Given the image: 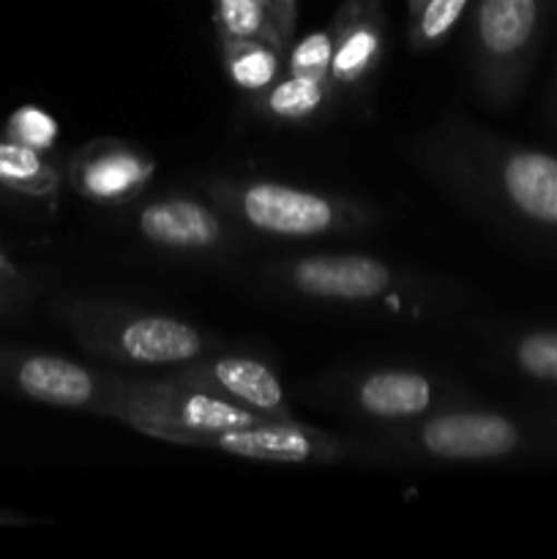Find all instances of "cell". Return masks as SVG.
<instances>
[{"mask_svg":"<svg viewBox=\"0 0 557 559\" xmlns=\"http://www.w3.org/2000/svg\"><path fill=\"white\" fill-rule=\"evenodd\" d=\"M410 156L464 205L495 222L557 240V156L511 145L464 123H440Z\"/></svg>","mask_w":557,"mask_h":559,"instance_id":"1","label":"cell"},{"mask_svg":"<svg viewBox=\"0 0 557 559\" xmlns=\"http://www.w3.org/2000/svg\"><path fill=\"white\" fill-rule=\"evenodd\" d=\"M369 429L360 440L369 462L497 464L538 451L546 437V426L535 420L467 404H453L407 424Z\"/></svg>","mask_w":557,"mask_h":559,"instance_id":"2","label":"cell"},{"mask_svg":"<svg viewBox=\"0 0 557 559\" xmlns=\"http://www.w3.org/2000/svg\"><path fill=\"white\" fill-rule=\"evenodd\" d=\"M208 200L216 202L244 233L278 240L360 235L380 224V211L353 197L262 178H213Z\"/></svg>","mask_w":557,"mask_h":559,"instance_id":"3","label":"cell"},{"mask_svg":"<svg viewBox=\"0 0 557 559\" xmlns=\"http://www.w3.org/2000/svg\"><path fill=\"white\" fill-rule=\"evenodd\" d=\"M63 320L93 358L120 366L173 369L216 349V342L180 317L107 300H74Z\"/></svg>","mask_w":557,"mask_h":559,"instance_id":"4","label":"cell"},{"mask_svg":"<svg viewBox=\"0 0 557 559\" xmlns=\"http://www.w3.org/2000/svg\"><path fill=\"white\" fill-rule=\"evenodd\" d=\"M104 418L175 445L200 448L205 437L246 429L265 415L218 399L200 388L180 385L169 377H115V391Z\"/></svg>","mask_w":557,"mask_h":559,"instance_id":"5","label":"cell"},{"mask_svg":"<svg viewBox=\"0 0 557 559\" xmlns=\"http://www.w3.org/2000/svg\"><path fill=\"white\" fill-rule=\"evenodd\" d=\"M546 0H473L467 60L473 85L495 107L524 87L544 33Z\"/></svg>","mask_w":557,"mask_h":559,"instance_id":"6","label":"cell"},{"mask_svg":"<svg viewBox=\"0 0 557 559\" xmlns=\"http://www.w3.org/2000/svg\"><path fill=\"white\" fill-rule=\"evenodd\" d=\"M257 276L273 293L333 306L386 304L391 295H402L415 284L413 276L391 262L355 251L271 260Z\"/></svg>","mask_w":557,"mask_h":559,"instance_id":"7","label":"cell"},{"mask_svg":"<svg viewBox=\"0 0 557 559\" xmlns=\"http://www.w3.org/2000/svg\"><path fill=\"white\" fill-rule=\"evenodd\" d=\"M320 399L347 418L369 426H396L437 409L467 404V393L420 369H366L317 385Z\"/></svg>","mask_w":557,"mask_h":559,"instance_id":"8","label":"cell"},{"mask_svg":"<svg viewBox=\"0 0 557 559\" xmlns=\"http://www.w3.org/2000/svg\"><path fill=\"white\" fill-rule=\"evenodd\" d=\"M134 229L156 249L197 260H229L244 246V229L216 202L186 194L142 202L134 211Z\"/></svg>","mask_w":557,"mask_h":559,"instance_id":"9","label":"cell"},{"mask_svg":"<svg viewBox=\"0 0 557 559\" xmlns=\"http://www.w3.org/2000/svg\"><path fill=\"white\" fill-rule=\"evenodd\" d=\"M200 448L268 464L369 462L360 440H342L293 418H265L246 429L218 431L205 437Z\"/></svg>","mask_w":557,"mask_h":559,"instance_id":"10","label":"cell"},{"mask_svg":"<svg viewBox=\"0 0 557 559\" xmlns=\"http://www.w3.org/2000/svg\"><path fill=\"white\" fill-rule=\"evenodd\" d=\"M167 377L180 385L200 388L213 396L240 404L265 418H293L282 377L273 371L271 364L251 355L208 353L191 364L175 366Z\"/></svg>","mask_w":557,"mask_h":559,"instance_id":"11","label":"cell"},{"mask_svg":"<svg viewBox=\"0 0 557 559\" xmlns=\"http://www.w3.org/2000/svg\"><path fill=\"white\" fill-rule=\"evenodd\" d=\"M328 31L333 41L331 85L339 102L364 98L386 58L382 0H344Z\"/></svg>","mask_w":557,"mask_h":559,"instance_id":"12","label":"cell"},{"mask_svg":"<svg viewBox=\"0 0 557 559\" xmlns=\"http://www.w3.org/2000/svg\"><path fill=\"white\" fill-rule=\"evenodd\" d=\"M153 173L156 162L145 151L115 136L87 142L69 164V180L76 194L107 207L134 202L147 189Z\"/></svg>","mask_w":557,"mask_h":559,"instance_id":"13","label":"cell"},{"mask_svg":"<svg viewBox=\"0 0 557 559\" xmlns=\"http://www.w3.org/2000/svg\"><path fill=\"white\" fill-rule=\"evenodd\" d=\"M339 104L331 80H309V76L282 74L268 91L257 93L254 109L278 126L317 123Z\"/></svg>","mask_w":557,"mask_h":559,"instance_id":"14","label":"cell"},{"mask_svg":"<svg viewBox=\"0 0 557 559\" xmlns=\"http://www.w3.org/2000/svg\"><path fill=\"white\" fill-rule=\"evenodd\" d=\"M287 49L265 41V38H227L222 41V60L229 82L238 91L257 96L268 91L284 74Z\"/></svg>","mask_w":557,"mask_h":559,"instance_id":"15","label":"cell"},{"mask_svg":"<svg viewBox=\"0 0 557 559\" xmlns=\"http://www.w3.org/2000/svg\"><path fill=\"white\" fill-rule=\"evenodd\" d=\"M213 22L218 41L227 38H265L276 47L287 49L271 20L265 0H213Z\"/></svg>","mask_w":557,"mask_h":559,"instance_id":"16","label":"cell"},{"mask_svg":"<svg viewBox=\"0 0 557 559\" xmlns=\"http://www.w3.org/2000/svg\"><path fill=\"white\" fill-rule=\"evenodd\" d=\"M0 180L36 197L58 191V173L38 156L36 147L22 142H0Z\"/></svg>","mask_w":557,"mask_h":559,"instance_id":"17","label":"cell"},{"mask_svg":"<svg viewBox=\"0 0 557 559\" xmlns=\"http://www.w3.org/2000/svg\"><path fill=\"white\" fill-rule=\"evenodd\" d=\"M508 358L519 374L557 385V328L519 333L508 344Z\"/></svg>","mask_w":557,"mask_h":559,"instance_id":"18","label":"cell"},{"mask_svg":"<svg viewBox=\"0 0 557 559\" xmlns=\"http://www.w3.org/2000/svg\"><path fill=\"white\" fill-rule=\"evenodd\" d=\"M473 0H426L413 16H410V44L418 52L435 49L446 41L470 11Z\"/></svg>","mask_w":557,"mask_h":559,"instance_id":"19","label":"cell"},{"mask_svg":"<svg viewBox=\"0 0 557 559\" xmlns=\"http://www.w3.org/2000/svg\"><path fill=\"white\" fill-rule=\"evenodd\" d=\"M333 41L331 31H311L289 47L284 58V74L309 76V80H331Z\"/></svg>","mask_w":557,"mask_h":559,"instance_id":"20","label":"cell"},{"mask_svg":"<svg viewBox=\"0 0 557 559\" xmlns=\"http://www.w3.org/2000/svg\"><path fill=\"white\" fill-rule=\"evenodd\" d=\"M9 131L14 136V142L36 147V151H47L58 140V123H55V118H49L44 109L36 107H22L20 112H14Z\"/></svg>","mask_w":557,"mask_h":559,"instance_id":"21","label":"cell"},{"mask_svg":"<svg viewBox=\"0 0 557 559\" xmlns=\"http://www.w3.org/2000/svg\"><path fill=\"white\" fill-rule=\"evenodd\" d=\"M265 5L271 11V20L276 25L282 41H293L295 22H298V0H265Z\"/></svg>","mask_w":557,"mask_h":559,"instance_id":"22","label":"cell"},{"mask_svg":"<svg viewBox=\"0 0 557 559\" xmlns=\"http://www.w3.org/2000/svg\"><path fill=\"white\" fill-rule=\"evenodd\" d=\"M404 3H407V16H413L415 11L426 3V0H404Z\"/></svg>","mask_w":557,"mask_h":559,"instance_id":"23","label":"cell"},{"mask_svg":"<svg viewBox=\"0 0 557 559\" xmlns=\"http://www.w3.org/2000/svg\"><path fill=\"white\" fill-rule=\"evenodd\" d=\"M552 118L557 120V85H555V93H552Z\"/></svg>","mask_w":557,"mask_h":559,"instance_id":"24","label":"cell"}]
</instances>
